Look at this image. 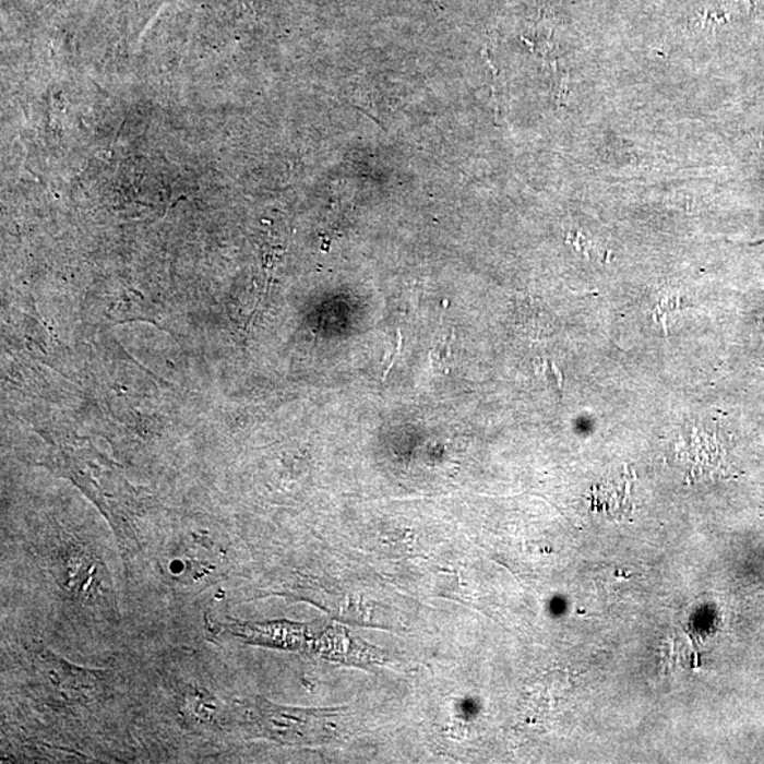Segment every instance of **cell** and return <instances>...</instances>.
Listing matches in <instances>:
<instances>
[{"label":"cell","mask_w":764,"mask_h":764,"mask_svg":"<svg viewBox=\"0 0 764 764\" xmlns=\"http://www.w3.org/2000/svg\"><path fill=\"white\" fill-rule=\"evenodd\" d=\"M241 714L256 735L280 743L319 744L337 737L334 711L285 708L256 699L242 704Z\"/></svg>","instance_id":"cell-1"},{"label":"cell","mask_w":764,"mask_h":764,"mask_svg":"<svg viewBox=\"0 0 764 764\" xmlns=\"http://www.w3.org/2000/svg\"><path fill=\"white\" fill-rule=\"evenodd\" d=\"M56 581L79 600L94 601L107 598L102 562L76 541H56L49 560Z\"/></svg>","instance_id":"cell-2"},{"label":"cell","mask_w":764,"mask_h":764,"mask_svg":"<svg viewBox=\"0 0 764 764\" xmlns=\"http://www.w3.org/2000/svg\"><path fill=\"white\" fill-rule=\"evenodd\" d=\"M38 687L52 701L88 699L102 685L98 672L81 670L59 660L52 654H38L36 660Z\"/></svg>","instance_id":"cell-3"},{"label":"cell","mask_w":764,"mask_h":764,"mask_svg":"<svg viewBox=\"0 0 764 764\" xmlns=\"http://www.w3.org/2000/svg\"><path fill=\"white\" fill-rule=\"evenodd\" d=\"M222 563V556L204 541H184L174 551V558L167 563L171 575L184 584H199L208 580L213 571Z\"/></svg>","instance_id":"cell-4"},{"label":"cell","mask_w":764,"mask_h":764,"mask_svg":"<svg viewBox=\"0 0 764 764\" xmlns=\"http://www.w3.org/2000/svg\"><path fill=\"white\" fill-rule=\"evenodd\" d=\"M229 633L243 642L265 646L296 649L306 644L305 628L294 623L229 624Z\"/></svg>","instance_id":"cell-5"},{"label":"cell","mask_w":764,"mask_h":764,"mask_svg":"<svg viewBox=\"0 0 764 764\" xmlns=\"http://www.w3.org/2000/svg\"><path fill=\"white\" fill-rule=\"evenodd\" d=\"M181 711L191 725L210 728L222 724L223 706L207 690L188 687L181 694Z\"/></svg>","instance_id":"cell-6"},{"label":"cell","mask_w":764,"mask_h":764,"mask_svg":"<svg viewBox=\"0 0 764 764\" xmlns=\"http://www.w3.org/2000/svg\"><path fill=\"white\" fill-rule=\"evenodd\" d=\"M452 336L446 337L445 341L439 343L438 346H434L431 353H429V361H431L432 370L437 372V374L446 375L452 370Z\"/></svg>","instance_id":"cell-7"},{"label":"cell","mask_w":764,"mask_h":764,"mask_svg":"<svg viewBox=\"0 0 764 764\" xmlns=\"http://www.w3.org/2000/svg\"><path fill=\"white\" fill-rule=\"evenodd\" d=\"M538 374L542 375L544 381H546L552 390H562V374L553 362L542 361L538 367Z\"/></svg>","instance_id":"cell-8"},{"label":"cell","mask_w":764,"mask_h":764,"mask_svg":"<svg viewBox=\"0 0 764 764\" xmlns=\"http://www.w3.org/2000/svg\"><path fill=\"white\" fill-rule=\"evenodd\" d=\"M401 348H403V334L401 332L396 333V344L395 347H391L389 355H385L384 360V379L390 374L391 369L395 365L396 357L401 355Z\"/></svg>","instance_id":"cell-9"}]
</instances>
